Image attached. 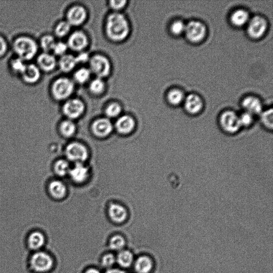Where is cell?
I'll list each match as a JSON object with an SVG mask.
<instances>
[{"instance_id": "1", "label": "cell", "mask_w": 273, "mask_h": 273, "mask_svg": "<svg viewBox=\"0 0 273 273\" xmlns=\"http://www.w3.org/2000/svg\"><path fill=\"white\" fill-rule=\"evenodd\" d=\"M105 27L107 37L115 42L124 40L130 32L128 21L124 15L118 13L108 16Z\"/></svg>"}, {"instance_id": "2", "label": "cell", "mask_w": 273, "mask_h": 273, "mask_svg": "<svg viewBox=\"0 0 273 273\" xmlns=\"http://www.w3.org/2000/svg\"><path fill=\"white\" fill-rule=\"evenodd\" d=\"M14 48L19 58L25 61L33 59L36 55L38 45L31 38L22 37L15 40Z\"/></svg>"}, {"instance_id": "3", "label": "cell", "mask_w": 273, "mask_h": 273, "mask_svg": "<svg viewBox=\"0 0 273 273\" xmlns=\"http://www.w3.org/2000/svg\"><path fill=\"white\" fill-rule=\"evenodd\" d=\"M219 124L222 131L229 135H234L242 128L239 116L231 111L223 112L220 116Z\"/></svg>"}, {"instance_id": "4", "label": "cell", "mask_w": 273, "mask_h": 273, "mask_svg": "<svg viewBox=\"0 0 273 273\" xmlns=\"http://www.w3.org/2000/svg\"><path fill=\"white\" fill-rule=\"evenodd\" d=\"M74 90L73 81L67 78L56 80L52 86V93L56 100L63 101L70 97Z\"/></svg>"}, {"instance_id": "5", "label": "cell", "mask_w": 273, "mask_h": 273, "mask_svg": "<svg viewBox=\"0 0 273 273\" xmlns=\"http://www.w3.org/2000/svg\"><path fill=\"white\" fill-rule=\"evenodd\" d=\"M90 71L98 78L103 79L108 76L111 71V65L106 57L97 55L89 60Z\"/></svg>"}, {"instance_id": "6", "label": "cell", "mask_w": 273, "mask_h": 273, "mask_svg": "<svg viewBox=\"0 0 273 273\" xmlns=\"http://www.w3.org/2000/svg\"><path fill=\"white\" fill-rule=\"evenodd\" d=\"M30 265L34 271L43 273L49 271L52 268L53 260L48 254L38 251L31 255Z\"/></svg>"}, {"instance_id": "7", "label": "cell", "mask_w": 273, "mask_h": 273, "mask_svg": "<svg viewBox=\"0 0 273 273\" xmlns=\"http://www.w3.org/2000/svg\"><path fill=\"white\" fill-rule=\"evenodd\" d=\"M206 28L203 23L199 21H191L186 25V36L191 42H201L206 35Z\"/></svg>"}, {"instance_id": "8", "label": "cell", "mask_w": 273, "mask_h": 273, "mask_svg": "<svg viewBox=\"0 0 273 273\" xmlns=\"http://www.w3.org/2000/svg\"><path fill=\"white\" fill-rule=\"evenodd\" d=\"M66 155L68 160L76 164H83L88 158V152L83 145L73 143L67 147Z\"/></svg>"}, {"instance_id": "9", "label": "cell", "mask_w": 273, "mask_h": 273, "mask_svg": "<svg viewBox=\"0 0 273 273\" xmlns=\"http://www.w3.org/2000/svg\"><path fill=\"white\" fill-rule=\"evenodd\" d=\"M85 106L84 102L79 99H71L63 105V111L69 119H75L84 113Z\"/></svg>"}, {"instance_id": "10", "label": "cell", "mask_w": 273, "mask_h": 273, "mask_svg": "<svg viewBox=\"0 0 273 273\" xmlns=\"http://www.w3.org/2000/svg\"><path fill=\"white\" fill-rule=\"evenodd\" d=\"M267 27V21L262 17L255 16L249 21L248 32L250 37L257 39L263 36Z\"/></svg>"}, {"instance_id": "11", "label": "cell", "mask_w": 273, "mask_h": 273, "mask_svg": "<svg viewBox=\"0 0 273 273\" xmlns=\"http://www.w3.org/2000/svg\"><path fill=\"white\" fill-rule=\"evenodd\" d=\"M89 41L86 35L80 31L75 32L69 36L68 48L75 51H82L88 45Z\"/></svg>"}, {"instance_id": "12", "label": "cell", "mask_w": 273, "mask_h": 273, "mask_svg": "<svg viewBox=\"0 0 273 273\" xmlns=\"http://www.w3.org/2000/svg\"><path fill=\"white\" fill-rule=\"evenodd\" d=\"M87 17L86 10L80 5L73 7L68 11L67 21L72 26H79L83 24Z\"/></svg>"}, {"instance_id": "13", "label": "cell", "mask_w": 273, "mask_h": 273, "mask_svg": "<svg viewBox=\"0 0 273 273\" xmlns=\"http://www.w3.org/2000/svg\"><path fill=\"white\" fill-rule=\"evenodd\" d=\"M113 126L111 122L107 118H101L96 120L92 125V130L95 134L100 137H106L111 133Z\"/></svg>"}, {"instance_id": "14", "label": "cell", "mask_w": 273, "mask_h": 273, "mask_svg": "<svg viewBox=\"0 0 273 273\" xmlns=\"http://www.w3.org/2000/svg\"><path fill=\"white\" fill-rule=\"evenodd\" d=\"M185 108L187 111L191 115L199 113L203 108L201 98L195 94L189 95L185 98Z\"/></svg>"}, {"instance_id": "15", "label": "cell", "mask_w": 273, "mask_h": 273, "mask_svg": "<svg viewBox=\"0 0 273 273\" xmlns=\"http://www.w3.org/2000/svg\"><path fill=\"white\" fill-rule=\"evenodd\" d=\"M135 126V120L129 115L122 116L115 124L116 129L122 134L129 133L134 129Z\"/></svg>"}, {"instance_id": "16", "label": "cell", "mask_w": 273, "mask_h": 273, "mask_svg": "<svg viewBox=\"0 0 273 273\" xmlns=\"http://www.w3.org/2000/svg\"><path fill=\"white\" fill-rule=\"evenodd\" d=\"M68 173L74 182L81 183L88 177L89 171L88 168L83 164H76L69 170Z\"/></svg>"}, {"instance_id": "17", "label": "cell", "mask_w": 273, "mask_h": 273, "mask_svg": "<svg viewBox=\"0 0 273 273\" xmlns=\"http://www.w3.org/2000/svg\"><path fill=\"white\" fill-rule=\"evenodd\" d=\"M242 105L247 112L253 115L259 114L262 111V105L258 99L254 97H247L243 100Z\"/></svg>"}, {"instance_id": "18", "label": "cell", "mask_w": 273, "mask_h": 273, "mask_svg": "<svg viewBox=\"0 0 273 273\" xmlns=\"http://www.w3.org/2000/svg\"><path fill=\"white\" fill-rule=\"evenodd\" d=\"M45 243V237L43 234L40 231H34L28 236L27 245L32 251H39Z\"/></svg>"}, {"instance_id": "19", "label": "cell", "mask_w": 273, "mask_h": 273, "mask_svg": "<svg viewBox=\"0 0 273 273\" xmlns=\"http://www.w3.org/2000/svg\"><path fill=\"white\" fill-rule=\"evenodd\" d=\"M39 65L45 71H51L55 68L57 62L55 57L48 52L41 54L38 57Z\"/></svg>"}, {"instance_id": "20", "label": "cell", "mask_w": 273, "mask_h": 273, "mask_svg": "<svg viewBox=\"0 0 273 273\" xmlns=\"http://www.w3.org/2000/svg\"><path fill=\"white\" fill-rule=\"evenodd\" d=\"M110 217L115 223H120L125 221L127 217V212L123 206L113 204L109 209Z\"/></svg>"}, {"instance_id": "21", "label": "cell", "mask_w": 273, "mask_h": 273, "mask_svg": "<svg viewBox=\"0 0 273 273\" xmlns=\"http://www.w3.org/2000/svg\"><path fill=\"white\" fill-rule=\"evenodd\" d=\"M23 79L28 83L37 82L40 78L39 68L35 65H26L24 71L21 73Z\"/></svg>"}, {"instance_id": "22", "label": "cell", "mask_w": 273, "mask_h": 273, "mask_svg": "<svg viewBox=\"0 0 273 273\" xmlns=\"http://www.w3.org/2000/svg\"><path fill=\"white\" fill-rule=\"evenodd\" d=\"M77 64L75 57L72 55L65 54L62 56L59 62L60 67L63 72H71Z\"/></svg>"}, {"instance_id": "23", "label": "cell", "mask_w": 273, "mask_h": 273, "mask_svg": "<svg viewBox=\"0 0 273 273\" xmlns=\"http://www.w3.org/2000/svg\"><path fill=\"white\" fill-rule=\"evenodd\" d=\"M249 21V15L246 10H237L231 16V21L236 26L245 25Z\"/></svg>"}, {"instance_id": "24", "label": "cell", "mask_w": 273, "mask_h": 273, "mask_svg": "<svg viewBox=\"0 0 273 273\" xmlns=\"http://www.w3.org/2000/svg\"><path fill=\"white\" fill-rule=\"evenodd\" d=\"M49 190L52 196L56 199H62L66 193V189L64 184L62 182L55 181L49 185Z\"/></svg>"}, {"instance_id": "25", "label": "cell", "mask_w": 273, "mask_h": 273, "mask_svg": "<svg viewBox=\"0 0 273 273\" xmlns=\"http://www.w3.org/2000/svg\"><path fill=\"white\" fill-rule=\"evenodd\" d=\"M153 267V263L148 257H139L135 264V269L138 273H148Z\"/></svg>"}, {"instance_id": "26", "label": "cell", "mask_w": 273, "mask_h": 273, "mask_svg": "<svg viewBox=\"0 0 273 273\" xmlns=\"http://www.w3.org/2000/svg\"><path fill=\"white\" fill-rule=\"evenodd\" d=\"M105 89V84L102 79L97 78L93 80L89 85V90L92 94L101 95Z\"/></svg>"}, {"instance_id": "27", "label": "cell", "mask_w": 273, "mask_h": 273, "mask_svg": "<svg viewBox=\"0 0 273 273\" xmlns=\"http://www.w3.org/2000/svg\"><path fill=\"white\" fill-rule=\"evenodd\" d=\"M184 100V94L181 90L173 89L168 93V100L172 105H178Z\"/></svg>"}, {"instance_id": "28", "label": "cell", "mask_w": 273, "mask_h": 273, "mask_svg": "<svg viewBox=\"0 0 273 273\" xmlns=\"http://www.w3.org/2000/svg\"><path fill=\"white\" fill-rule=\"evenodd\" d=\"M89 69L81 68L79 69L74 75V79L79 84H84L88 81L91 75Z\"/></svg>"}, {"instance_id": "29", "label": "cell", "mask_w": 273, "mask_h": 273, "mask_svg": "<svg viewBox=\"0 0 273 273\" xmlns=\"http://www.w3.org/2000/svg\"><path fill=\"white\" fill-rule=\"evenodd\" d=\"M133 257L132 254L129 251L121 252L117 257L118 263L124 267H128L132 263Z\"/></svg>"}, {"instance_id": "30", "label": "cell", "mask_w": 273, "mask_h": 273, "mask_svg": "<svg viewBox=\"0 0 273 273\" xmlns=\"http://www.w3.org/2000/svg\"><path fill=\"white\" fill-rule=\"evenodd\" d=\"M60 130L63 136L69 137L74 135L76 127L71 120H66L61 124Z\"/></svg>"}, {"instance_id": "31", "label": "cell", "mask_w": 273, "mask_h": 273, "mask_svg": "<svg viewBox=\"0 0 273 273\" xmlns=\"http://www.w3.org/2000/svg\"><path fill=\"white\" fill-rule=\"evenodd\" d=\"M260 120L265 128L272 130L273 125V110L272 109L261 114Z\"/></svg>"}, {"instance_id": "32", "label": "cell", "mask_w": 273, "mask_h": 273, "mask_svg": "<svg viewBox=\"0 0 273 273\" xmlns=\"http://www.w3.org/2000/svg\"><path fill=\"white\" fill-rule=\"evenodd\" d=\"M70 168L68 162L65 160H61L58 161L55 165V170L58 175L65 176L69 173Z\"/></svg>"}, {"instance_id": "33", "label": "cell", "mask_w": 273, "mask_h": 273, "mask_svg": "<svg viewBox=\"0 0 273 273\" xmlns=\"http://www.w3.org/2000/svg\"><path fill=\"white\" fill-rule=\"evenodd\" d=\"M122 111L120 105L118 103H112L108 105L105 110V114L109 118L118 117Z\"/></svg>"}, {"instance_id": "34", "label": "cell", "mask_w": 273, "mask_h": 273, "mask_svg": "<svg viewBox=\"0 0 273 273\" xmlns=\"http://www.w3.org/2000/svg\"><path fill=\"white\" fill-rule=\"evenodd\" d=\"M125 246V240L123 236L115 235L111 238L109 242L110 248L115 251H121Z\"/></svg>"}, {"instance_id": "35", "label": "cell", "mask_w": 273, "mask_h": 273, "mask_svg": "<svg viewBox=\"0 0 273 273\" xmlns=\"http://www.w3.org/2000/svg\"><path fill=\"white\" fill-rule=\"evenodd\" d=\"M71 25L67 21H62L55 28V33L57 37L63 38L67 36L70 32Z\"/></svg>"}, {"instance_id": "36", "label": "cell", "mask_w": 273, "mask_h": 273, "mask_svg": "<svg viewBox=\"0 0 273 273\" xmlns=\"http://www.w3.org/2000/svg\"><path fill=\"white\" fill-rule=\"evenodd\" d=\"M56 43L54 38L49 35L43 37L41 40V45L46 52L52 50Z\"/></svg>"}, {"instance_id": "37", "label": "cell", "mask_w": 273, "mask_h": 273, "mask_svg": "<svg viewBox=\"0 0 273 273\" xmlns=\"http://www.w3.org/2000/svg\"><path fill=\"white\" fill-rule=\"evenodd\" d=\"M240 124L242 127H251L253 124V115L248 112H245L239 116Z\"/></svg>"}, {"instance_id": "38", "label": "cell", "mask_w": 273, "mask_h": 273, "mask_svg": "<svg viewBox=\"0 0 273 273\" xmlns=\"http://www.w3.org/2000/svg\"><path fill=\"white\" fill-rule=\"evenodd\" d=\"M186 25L181 21H174L171 26V31L176 36L182 34L185 32Z\"/></svg>"}, {"instance_id": "39", "label": "cell", "mask_w": 273, "mask_h": 273, "mask_svg": "<svg viewBox=\"0 0 273 273\" xmlns=\"http://www.w3.org/2000/svg\"><path fill=\"white\" fill-rule=\"evenodd\" d=\"M26 66L25 61L19 57L18 59L14 60L12 63H11V67L17 73L21 74L24 71Z\"/></svg>"}, {"instance_id": "40", "label": "cell", "mask_w": 273, "mask_h": 273, "mask_svg": "<svg viewBox=\"0 0 273 273\" xmlns=\"http://www.w3.org/2000/svg\"><path fill=\"white\" fill-rule=\"evenodd\" d=\"M67 49L68 46L66 44L60 42L56 43L52 51L55 55L62 57L66 54Z\"/></svg>"}, {"instance_id": "41", "label": "cell", "mask_w": 273, "mask_h": 273, "mask_svg": "<svg viewBox=\"0 0 273 273\" xmlns=\"http://www.w3.org/2000/svg\"><path fill=\"white\" fill-rule=\"evenodd\" d=\"M115 262V258L112 254L104 255L102 259V263L105 267H111Z\"/></svg>"}, {"instance_id": "42", "label": "cell", "mask_w": 273, "mask_h": 273, "mask_svg": "<svg viewBox=\"0 0 273 273\" xmlns=\"http://www.w3.org/2000/svg\"><path fill=\"white\" fill-rule=\"evenodd\" d=\"M126 3V1H109V6L115 11H119L124 8Z\"/></svg>"}, {"instance_id": "43", "label": "cell", "mask_w": 273, "mask_h": 273, "mask_svg": "<svg viewBox=\"0 0 273 273\" xmlns=\"http://www.w3.org/2000/svg\"><path fill=\"white\" fill-rule=\"evenodd\" d=\"M77 63H84L89 61L90 58L86 52H81L77 57H75Z\"/></svg>"}, {"instance_id": "44", "label": "cell", "mask_w": 273, "mask_h": 273, "mask_svg": "<svg viewBox=\"0 0 273 273\" xmlns=\"http://www.w3.org/2000/svg\"><path fill=\"white\" fill-rule=\"evenodd\" d=\"M7 49V44L4 39L0 37V56L4 55Z\"/></svg>"}, {"instance_id": "45", "label": "cell", "mask_w": 273, "mask_h": 273, "mask_svg": "<svg viewBox=\"0 0 273 273\" xmlns=\"http://www.w3.org/2000/svg\"><path fill=\"white\" fill-rule=\"evenodd\" d=\"M106 273H126L124 271L118 269H111L106 272Z\"/></svg>"}, {"instance_id": "46", "label": "cell", "mask_w": 273, "mask_h": 273, "mask_svg": "<svg viewBox=\"0 0 273 273\" xmlns=\"http://www.w3.org/2000/svg\"><path fill=\"white\" fill-rule=\"evenodd\" d=\"M85 273H101L98 270L96 269H89L88 271H86Z\"/></svg>"}]
</instances>
